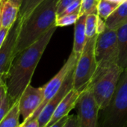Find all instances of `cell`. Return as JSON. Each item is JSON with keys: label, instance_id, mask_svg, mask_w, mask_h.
Here are the masks:
<instances>
[{"label": "cell", "instance_id": "33", "mask_svg": "<svg viewBox=\"0 0 127 127\" xmlns=\"http://www.w3.org/2000/svg\"><path fill=\"white\" fill-rule=\"evenodd\" d=\"M108 1H110V2H114V3H116V4H117V5H121V4H123V2H125L126 0H108Z\"/></svg>", "mask_w": 127, "mask_h": 127}, {"label": "cell", "instance_id": "25", "mask_svg": "<svg viewBox=\"0 0 127 127\" xmlns=\"http://www.w3.org/2000/svg\"><path fill=\"white\" fill-rule=\"evenodd\" d=\"M62 127H79L77 116L75 114L68 115L67 120Z\"/></svg>", "mask_w": 127, "mask_h": 127}, {"label": "cell", "instance_id": "8", "mask_svg": "<svg viewBox=\"0 0 127 127\" xmlns=\"http://www.w3.org/2000/svg\"><path fill=\"white\" fill-rule=\"evenodd\" d=\"M78 58H79V57L72 51L68 59L64 63V64L63 65L61 69L58 71V73L48 83H46L44 86H43V102H42L41 105L39 106V108L37 109V111L28 120L37 118V117H38L39 114L40 113V111H42V109L49 102V100L58 92V91L60 90L64 82L65 81L67 75L69 74V73L76 67Z\"/></svg>", "mask_w": 127, "mask_h": 127}, {"label": "cell", "instance_id": "11", "mask_svg": "<svg viewBox=\"0 0 127 127\" xmlns=\"http://www.w3.org/2000/svg\"><path fill=\"white\" fill-rule=\"evenodd\" d=\"M75 67L69 73L65 81L64 82L58 92L49 100V102L42 109L37 117V120L40 127H46L49 121L50 120L55 110L56 109L58 104L63 99L68 92L73 88V76Z\"/></svg>", "mask_w": 127, "mask_h": 127}, {"label": "cell", "instance_id": "17", "mask_svg": "<svg viewBox=\"0 0 127 127\" xmlns=\"http://www.w3.org/2000/svg\"><path fill=\"white\" fill-rule=\"evenodd\" d=\"M20 109L18 101H17L11 108L9 111L5 116V117L0 122V127H20Z\"/></svg>", "mask_w": 127, "mask_h": 127}, {"label": "cell", "instance_id": "20", "mask_svg": "<svg viewBox=\"0 0 127 127\" xmlns=\"http://www.w3.org/2000/svg\"><path fill=\"white\" fill-rule=\"evenodd\" d=\"M98 17L99 16L97 14H90L87 15L85 21V32L87 38H91L97 35L96 25Z\"/></svg>", "mask_w": 127, "mask_h": 127}, {"label": "cell", "instance_id": "15", "mask_svg": "<svg viewBox=\"0 0 127 127\" xmlns=\"http://www.w3.org/2000/svg\"><path fill=\"white\" fill-rule=\"evenodd\" d=\"M116 31L119 49L118 65L124 70L127 69V22Z\"/></svg>", "mask_w": 127, "mask_h": 127}, {"label": "cell", "instance_id": "31", "mask_svg": "<svg viewBox=\"0 0 127 127\" xmlns=\"http://www.w3.org/2000/svg\"><path fill=\"white\" fill-rule=\"evenodd\" d=\"M67 117H68V116L62 118L61 120H60L59 121H58L57 123H55V124H53V125H52V126H50L49 127H62L64 125V123H66V121L67 120Z\"/></svg>", "mask_w": 127, "mask_h": 127}, {"label": "cell", "instance_id": "14", "mask_svg": "<svg viewBox=\"0 0 127 127\" xmlns=\"http://www.w3.org/2000/svg\"><path fill=\"white\" fill-rule=\"evenodd\" d=\"M87 15H81L75 23L74 41L73 46V52L79 57L82 54L84 46L87 41V36L85 32V21Z\"/></svg>", "mask_w": 127, "mask_h": 127}, {"label": "cell", "instance_id": "3", "mask_svg": "<svg viewBox=\"0 0 127 127\" xmlns=\"http://www.w3.org/2000/svg\"><path fill=\"white\" fill-rule=\"evenodd\" d=\"M127 124V69L120 77L108 106L100 111V127H124Z\"/></svg>", "mask_w": 127, "mask_h": 127}, {"label": "cell", "instance_id": "30", "mask_svg": "<svg viewBox=\"0 0 127 127\" xmlns=\"http://www.w3.org/2000/svg\"><path fill=\"white\" fill-rule=\"evenodd\" d=\"M9 29H6V28H1L0 29V48L2 47V45L5 40V39L6 38V36L8 33Z\"/></svg>", "mask_w": 127, "mask_h": 127}, {"label": "cell", "instance_id": "7", "mask_svg": "<svg viewBox=\"0 0 127 127\" xmlns=\"http://www.w3.org/2000/svg\"><path fill=\"white\" fill-rule=\"evenodd\" d=\"M75 108L79 127H100V109L90 85L81 93Z\"/></svg>", "mask_w": 127, "mask_h": 127}, {"label": "cell", "instance_id": "24", "mask_svg": "<svg viewBox=\"0 0 127 127\" xmlns=\"http://www.w3.org/2000/svg\"><path fill=\"white\" fill-rule=\"evenodd\" d=\"M15 102L12 100V99L8 95H7L3 102L0 105V122H1L2 120L5 117V116L7 114V113L9 111L12 105Z\"/></svg>", "mask_w": 127, "mask_h": 127}, {"label": "cell", "instance_id": "35", "mask_svg": "<svg viewBox=\"0 0 127 127\" xmlns=\"http://www.w3.org/2000/svg\"><path fill=\"white\" fill-rule=\"evenodd\" d=\"M2 0H0V5H1V3H2Z\"/></svg>", "mask_w": 127, "mask_h": 127}, {"label": "cell", "instance_id": "32", "mask_svg": "<svg viewBox=\"0 0 127 127\" xmlns=\"http://www.w3.org/2000/svg\"><path fill=\"white\" fill-rule=\"evenodd\" d=\"M10 1L14 5H16L17 7H18L20 9V7L23 4V0H10Z\"/></svg>", "mask_w": 127, "mask_h": 127}, {"label": "cell", "instance_id": "26", "mask_svg": "<svg viewBox=\"0 0 127 127\" xmlns=\"http://www.w3.org/2000/svg\"><path fill=\"white\" fill-rule=\"evenodd\" d=\"M76 0H60L58 6V11H57V17L69 5L73 2Z\"/></svg>", "mask_w": 127, "mask_h": 127}, {"label": "cell", "instance_id": "9", "mask_svg": "<svg viewBox=\"0 0 127 127\" xmlns=\"http://www.w3.org/2000/svg\"><path fill=\"white\" fill-rule=\"evenodd\" d=\"M22 20L18 17L16 22L9 29L6 38L0 48V78L6 76L15 57V48Z\"/></svg>", "mask_w": 127, "mask_h": 127}, {"label": "cell", "instance_id": "36", "mask_svg": "<svg viewBox=\"0 0 127 127\" xmlns=\"http://www.w3.org/2000/svg\"><path fill=\"white\" fill-rule=\"evenodd\" d=\"M124 127H127V124H126V126H125Z\"/></svg>", "mask_w": 127, "mask_h": 127}, {"label": "cell", "instance_id": "21", "mask_svg": "<svg viewBox=\"0 0 127 127\" xmlns=\"http://www.w3.org/2000/svg\"><path fill=\"white\" fill-rule=\"evenodd\" d=\"M99 0H82V8L80 14H97V5Z\"/></svg>", "mask_w": 127, "mask_h": 127}, {"label": "cell", "instance_id": "23", "mask_svg": "<svg viewBox=\"0 0 127 127\" xmlns=\"http://www.w3.org/2000/svg\"><path fill=\"white\" fill-rule=\"evenodd\" d=\"M82 8V0H76L70 5H69L57 17L65 14H80Z\"/></svg>", "mask_w": 127, "mask_h": 127}, {"label": "cell", "instance_id": "6", "mask_svg": "<svg viewBox=\"0 0 127 127\" xmlns=\"http://www.w3.org/2000/svg\"><path fill=\"white\" fill-rule=\"evenodd\" d=\"M123 71L118 64H114L95 77L90 84L100 111L105 109L109 104Z\"/></svg>", "mask_w": 127, "mask_h": 127}, {"label": "cell", "instance_id": "34", "mask_svg": "<svg viewBox=\"0 0 127 127\" xmlns=\"http://www.w3.org/2000/svg\"><path fill=\"white\" fill-rule=\"evenodd\" d=\"M0 11H1V5H0ZM2 28V26H1V21H0V29Z\"/></svg>", "mask_w": 127, "mask_h": 127}, {"label": "cell", "instance_id": "10", "mask_svg": "<svg viewBox=\"0 0 127 127\" xmlns=\"http://www.w3.org/2000/svg\"><path fill=\"white\" fill-rule=\"evenodd\" d=\"M43 99V88H34L29 85L20 96L18 104L23 121L30 118L41 105Z\"/></svg>", "mask_w": 127, "mask_h": 127}, {"label": "cell", "instance_id": "28", "mask_svg": "<svg viewBox=\"0 0 127 127\" xmlns=\"http://www.w3.org/2000/svg\"><path fill=\"white\" fill-rule=\"evenodd\" d=\"M21 127H40L37 118L29 119L21 123Z\"/></svg>", "mask_w": 127, "mask_h": 127}, {"label": "cell", "instance_id": "29", "mask_svg": "<svg viewBox=\"0 0 127 127\" xmlns=\"http://www.w3.org/2000/svg\"><path fill=\"white\" fill-rule=\"evenodd\" d=\"M106 29V25H105V20L100 17H98L97 20V25H96V33L97 34H99L102 33Z\"/></svg>", "mask_w": 127, "mask_h": 127}, {"label": "cell", "instance_id": "37", "mask_svg": "<svg viewBox=\"0 0 127 127\" xmlns=\"http://www.w3.org/2000/svg\"><path fill=\"white\" fill-rule=\"evenodd\" d=\"M20 127H21V126H20Z\"/></svg>", "mask_w": 127, "mask_h": 127}, {"label": "cell", "instance_id": "18", "mask_svg": "<svg viewBox=\"0 0 127 127\" xmlns=\"http://www.w3.org/2000/svg\"><path fill=\"white\" fill-rule=\"evenodd\" d=\"M119 7V5L108 0H99L97 5V14L105 20Z\"/></svg>", "mask_w": 127, "mask_h": 127}, {"label": "cell", "instance_id": "22", "mask_svg": "<svg viewBox=\"0 0 127 127\" xmlns=\"http://www.w3.org/2000/svg\"><path fill=\"white\" fill-rule=\"evenodd\" d=\"M79 17V14H65L56 18L55 26L57 27H64L71 25H75L77 20Z\"/></svg>", "mask_w": 127, "mask_h": 127}, {"label": "cell", "instance_id": "4", "mask_svg": "<svg viewBox=\"0 0 127 127\" xmlns=\"http://www.w3.org/2000/svg\"><path fill=\"white\" fill-rule=\"evenodd\" d=\"M97 35L87 38L83 51L78 58L74 70L73 89L79 93H82L90 85L97 69L95 57V44Z\"/></svg>", "mask_w": 127, "mask_h": 127}, {"label": "cell", "instance_id": "5", "mask_svg": "<svg viewBox=\"0 0 127 127\" xmlns=\"http://www.w3.org/2000/svg\"><path fill=\"white\" fill-rule=\"evenodd\" d=\"M95 57L97 69L94 79L113 65L118 64L119 49L116 30L106 28L102 33L97 35L95 44Z\"/></svg>", "mask_w": 127, "mask_h": 127}, {"label": "cell", "instance_id": "27", "mask_svg": "<svg viewBox=\"0 0 127 127\" xmlns=\"http://www.w3.org/2000/svg\"><path fill=\"white\" fill-rule=\"evenodd\" d=\"M7 95H8V89L5 83L2 80L0 82V105L3 102Z\"/></svg>", "mask_w": 127, "mask_h": 127}, {"label": "cell", "instance_id": "1", "mask_svg": "<svg viewBox=\"0 0 127 127\" xmlns=\"http://www.w3.org/2000/svg\"><path fill=\"white\" fill-rule=\"evenodd\" d=\"M56 28L55 26L50 29L35 43L14 57L3 79L8 89V95L14 102L19 100L25 89L30 85L34 70Z\"/></svg>", "mask_w": 127, "mask_h": 127}, {"label": "cell", "instance_id": "2", "mask_svg": "<svg viewBox=\"0 0 127 127\" xmlns=\"http://www.w3.org/2000/svg\"><path fill=\"white\" fill-rule=\"evenodd\" d=\"M59 2L60 0H43L26 19L22 21L15 48V56L55 26Z\"/></svg>", "mask_w": 127, "mask_h": 127}, {"label": "cell", "instance_id": "12", "mask_svg": "<svg viewBox=\"0 0 127 127\" xmlns=\"http://www.w3.org/2000/svg\"><path fill=\"white\" fill-rule=\"evenodd\" d=\"M80 94L81 93L76 91L75 89H71L58 104L46 127H49L62 118L68 116L70 111L76 108V105Z\"/></svg>", "mask_w": 127, "mask_h": 127}, {"label": "cell", "instance_id": "13", "mask_svg": "<svg viewBox=\"0 0 127 127\" xmlns=\"http://www.w3.org/2000/svg\"><path fill=\"white\" fill-rule=\"evenodd\" d=\"M20 8L10 0H2L0 11V21L2 28L10 29L19 17Z\"/></svg>", "mask_w": 127, "mask_h": 127}, {"label": "cell", "instance_id": "19", "mask_svg": "<svg viewBox=\"0 0 127 127\" xmlns=\"http://www.w3.org/2000/svg\"><path fill=\"white\" fill-rule=\"evenodd\" d=\"M43 0H23L20 9L19 17L23 21L32 12V11Z\"/></svg>", "mask_w": 127, "mask_h": 127}, {"label": "cell", "instance_id": "16", "mask_svg": "<svg viewBox=\"0 0 127 127\" xmlns=\"http://www.w3.org/2000/svg\"><path fill=\"white\" fill-rule=\"evenodd\" d=\"M127 22V0L119 5V7L105 20L106 28L117 30L120 26Z\"/></svg>", "mask_w": 127, "mask_h": 127}]
</instances>
